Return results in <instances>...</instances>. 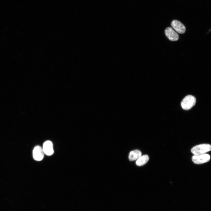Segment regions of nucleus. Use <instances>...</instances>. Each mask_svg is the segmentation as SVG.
<instances>
[{"label":"nucleus","instance_id":"nucleus-3","mask_svg":"<svg viewBox=\"0 0 211 211\" xmlns=\"http://www.w3.org/2000/svg\"><path fill=\"white\" fill-rule=\"evenodd\" d=\"M210 159V155L207 154L194 155L192 157V160L195 164H202L208 161Z\"/></svg>","mask_w":211,"mask_h":211},{"label":"nucleus","instance_id":"nucleus-8","mask_svg":"<svg viewBox=\"0 0 211 211\" xmlns=\"http://www.w3.org/2000/svg\"><path fill=\"white\" fill-rule=\"evenodd\" d=\"M142 155L141 152L138 150H135L131 151L129 155V159L131 161L138 159Z\"/></svg>","mask_w":211,"mask_h":211},{"label":"nucleus","instance_id":"nucleus-4","mask_svg":"<svg viewBox=\"0 0 211 211\" xmlns=\"http://www.w3.org/2000/svg\"><path fill=\"white\" fill-rule=\"evenodd\" d=\"M44 154L42 148L39 145L35 147L33 151V157L36 161H40L42 160Z\"/></svg>","mask_w":211,"mask_h":211},{"label":"nucleus","instance_id":"nucleus-6","mask_svg":"<svg viewBox=\"0 0 211 211\" xmlns=\"http://www.w3.org/2000/svg\"><path fill=\"white\" fill-rule=\"evenodd\" d=\"M165 33L166 36L171 41H177L179 38L178 34L170 27H168L165 29Z\"/></svg>","mask_w":211,"mask_h":211},{"label":"nucleus","instance_id":"nucleus-2","mask_svg":"<svg viewBox=\"0 0 211 211\" xmlns=\"http://www.w3.org/2000/svg\"><path fill=\"white\" fill-rule=\"evenodd\" d=\"M196 102L195 97L191 95L186 96L181 102L182 108L185 110H188L194 106Z\"/></svg>","mask_w":211,"mask_h":211},{"label":"nucleus","instance_id":"nucleus-1","mask_svg":"<svg viewBox=\"0 0 211 211\" xmlns=\"http://www.w3.org/2000/svg\"><path fill=\"white\" fill-rule=\"evenodd\" d=\"M211 150L210 144H204L194 146L192 148L191 152L194 155H199L205 154Z\"/></svg>","mask_w":211,"mask_h":211},{"label":"nucleus","instance_id":"nucleus-9","mask_svg":"<svg viewBox=\"0 0 211 211\" xmlns=\"http://www.w3.org/2000/svg\"><path fill=\"white\" fill-rule=\"evenodd\" d=\"M149 159V156L147 155H144L141 156L137 159L136 162V164L138 166L144 165L147 163Z\"/></svg>","mask_w":211,"mask_h":211},{"label":"nucleus","instance_id":"nucleus-7","mask_svg":"<svg viewBox=\"0 0 211 211\" xmlns=\"http://www.w3.org/2000/svg\"><path fill=\"white\" fill-rule=\"evenodd\" d=\"M42 149L44 154L50 156L54 153L53 144L50 141L45 142L43 144Z\"/></svg>","mask_w":211,"mask_h":211},{"label":"nucleus","instance_id":"nucleus-5","mask_svg":"<svg viewBox=\"0 0 211 211\" xmlns=\"http://www.w3.org/2000/svg\"><path fill=\"white\" fill-rule=\"evenodd\" d=\"M171 25L172 27L179 33L183 34L186 31V28L184 25L178 20H173Z\"/></svg>","mask_w":211,"mask_h":211}]
</instances>
